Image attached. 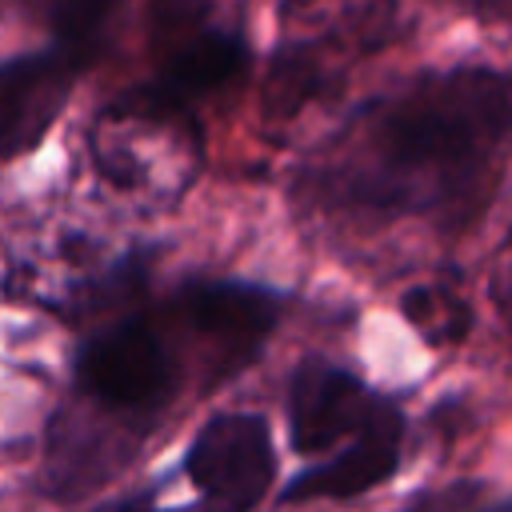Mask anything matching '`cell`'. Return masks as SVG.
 I'll return each mask as SVG.
<instances>
[{"label": "cell", "mask_w": 512, "mask_h": 512, "mask_svg": "<svg viewBox=\"0 0 512 512\" xmlns=\"http://www.w3.org/2000/svg\"><path fill=\"white\" fill-rule=\"evenodd\" d=\"M512 136V76L452 72L380 104L340 164V188L368 208H436L464 192Z\"/></svg>", "instance_id": "1"}, {"label": "cell", "mask_w": 512, "mask_h": 512, "mask_svg": "<svg viewBox=\"0 0 512 512\" xmlns=\"http://www.w3.org/2000/svg\"><path fill=\"white\" fill-rule=\"evenodd\" d=\"M96 512H168V508H156L152 500H120V504H104Z\"/></svg>", "instance_id": "13"}, {"label": "cell", "mask_w": 512, "mask_h": 512, "mask_svg": "<svg viewBox=\"0 0 512 512\" xmlns=\"http://www.w3.org/2000/svg\"><path fill=\"white\" fill-rule=\"evenodd\" d=\"M484 512H512V500L508 504H496V508H484Z\"/></svg>", "instance_id": "14"}, {"label": "cell", "mask_w": 512, "mask_h": 512, "mask_svg": "<svg viewBox=\"0 0 512 512\" xmlns=\"http://www.w3.org/2000/svg\"><path fill=\"white\" fill-rule=\"evenodd\" d=\"M400 444H404V416L388 400H372L364 424L348 436V444L328 460L308 472H300L288 484V500H344L360 496L376 484H384L396 464H400Z\"/></svg>", "instance_id": "8"}, {"label": "cell", "mask_w": 512, "mask_h": 512, "mask_svg": "<svg viewBox=\"0 0 512 512\" xmlns=\"http://www.w3.org/2000/svg\"><path fill=\"white\" fill-rule=\"evenodd\" d=\"M372 400L376 396L348 368L328 364V360H304L296 368L292 384H288V432H292V448L300 456L328 452L336 440L352 436L364 424Z\"/></svg>", "instance_id": "7"}, {"label": "cell", "mask_w": 512, "mask_h": 512, "mask_svg": "<svg viewBox=\"0 0 512 512\" xmlns=\"http://www.w3.org/2000/svg\"><path fill=\"white\" fill-rule=\"evenodd\" d=\"M88 156L96 176L120 196L168 204L192 180V128L180 104L144 84L92 120Z\"/></svg>", "instance_id": "2"}, {"label": "cell", "mask_w": 512, "mask_h": 512, "mask_svg": "<svg viewBox=\"0 0 512 512\" xmlns=\"http://www.w3.org/2000/svg\"><path fill=\"white\" fill-rule=\"evenodd\" d=\"M148 44L156 56L152 88L180 108L232 84L248 64L232 0H152Z\"/></svg>", "instance_id": "3"}, {"label": "cell", "mask_w": 512, "mask_h": 512, "mask_svg": "<svg viewBox=\"0 0 512 512\" xmlns=\"http://www.w3.org/2000/svg\"><path fill=\"white\" fill-rule=\"evenodd\" d=\"M88 64V56L64 44H44L0 60V164L40 148Z\"/></svg>", "instance_id": "6"}, {"label": "cell", "mask_w": 512, "mask_h": 512, "mask_svg": "<svg viewBox=\"0 0 512 512\" xmlns=\"http://www.w3.org/2000/svg\"><path fill=\"white\" fill-rule=\"evenodd\" d=\"M80 392L120 416H140L172 396L176 364L164 336L144 316H124L76 348L72 360Z\"/></svg>", "instance_id": "4"}, {"label": "cell", "mask_w": 512, "mask_h": 512, "mask_svg": "<svg viewBox=\"0 0 512 512\" xmlns=\"http://www.w3.org/2000/svg\"><path fill=\"white\" fill-rule=\"evenodd\" d=\"M456 508H460V492H432L404 512H456Z\"/></svg>", "instance_id": "12"}, {"label": "cell", "mask_w": 512, "mask_h": 512, "mask_svg": "<svg viewBox=\"0 0 512 512\" xmlns=\"http://www.w3.org/2000/svg\"><path fill=\"white\" fill-rule=\"evenodd\" d=\"M184 476L212 512H252L276 476L268 420L256 412L212 416L184 452Z\"/></svg>", "instance_id": "5"}, {"label": "cell", "mask_w": 512, "mask_h": 512, "mask_svg": "<svg viewBox=\"0 0 512 512\" xmlns=\"http://www.w3.org/2000/svg\"><path fill=\"white\" fill-rule=\"evenodd\" d=\"M404 316L428 344H456L472 324L468 304L448 288H412L404 296Z\"/></svg>", "instance_id": "11"}, {"label": "cell", "mask_w": 512, "mask_h": 512, "mask_svg": "<svg viewBox=\"0 0 512 512\" xmlns=\"http://www.w3.org/2000/svg\"><path fill=\"white\" fill-rule=\"evenodd\" d=\"M116 8L120 0H0V12H16L48 28V44H64L88 60H96Z\"/></svg>", "instance_id": "10"}, {"label": "cell", "mask_w": 512, "mask_h": 512, "mask_svg": "<svg viewBox=\"0 0 512 512\" xmlns=\"http://www.w3.org/2000/svg\"><path fill=\"white\" fill-rule=\"evenodd\" d=\"M176 312L212 340L252 348L280 320V296L240 280H192L176 292Z\"/></svg>", "instance_id": "9"}]
</instances>
